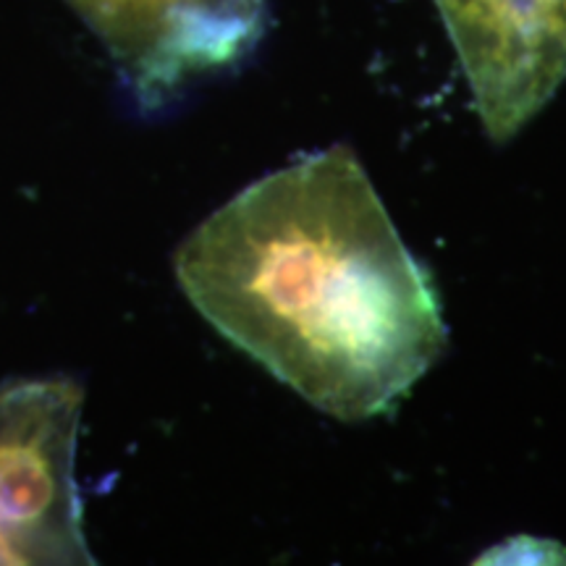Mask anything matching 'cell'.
<instances>
[{
	"label": "cell",
	"instance_id": "cell-1",
	"mask_svg": "<svg viewBox=\"0 0 566 566\" xmlns=\"http://www.w3.org/2000/svg\"><path fill=\"white\" fill-rule=\"evenodd\" d=\"M174 273L226 342L342 422L391 412L446 346L441 300L346 145L252 181Z\"/></svg>",
	"mask_w": 566,
	"mask_h": 566
},
{
	"label": "cell",
	"instance_id": "cell-2",
	"mask_svg": "<svg viewBox=\"0 0 566 566\" xmlns=\"http://www.w3.org/2000/svg\"><path fill=\"white\" fill-rule=\"evenodd\" d=\"M84 391L71 378L0 388V564H92L74 478Z\"/></svg>",
	"mask_w": 566,
	"mask_h": 566
},
{
	"label": "cell",
	"instance_id": "cell-3",
	"mask_svg": "<svg viewBox=\"0 0 566 566\" xmlns=\"http://www.w3.org/2000/svg\"><path fill=\"white\" fill-rule=\"evenodd\" d=\"M101 34L129 90L158 108L200 76L237 66L268 24L265 0H69Z\"/></svg>",
	"mask_w": 566,
	"mask_h": 566
},
{
	"label": "cell",
	"instance_id": "cell-4",
	"mask_svg": "<svg viewBox=\"0 0 566 566\" xmlns=\"http://www.w3.org/2000/svg\"><path fill=\"white\" fill-rule=\"evenodd\" d=\"M483 129L514 139L566 82V0H433Z\"/></svg>",
	"mask_w": 566,
	"mask_h": 566
},
{
	"label": "cell",
	"instance_id": "cell-5",
	"mask_svg": "<svg viewBox=\"0 0 566 566\" xmlns=\"http://www.w3.org/2000/svg\"><path fill=\"white\" fill-rule=\"evenodd\" d=\"M478 564H566V548L556 541L520 535L483 554Z\"/></svg>",
	"mask_w": 566,
	"mask_h": 566
}]
</instances>
